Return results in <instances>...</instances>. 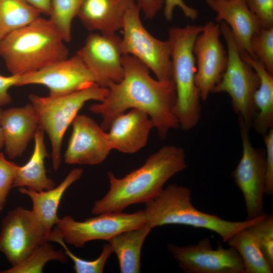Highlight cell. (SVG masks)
I'll use <instances>...</instances> for the list:
<instances>
[{
  "label": "cell",
  "instance_id": "7a4b0ae2",
  "mask_svg": "<svg viewBox=\"0 0 273 273\" xmlns=\"http://www.w3.org/2000/svg\"><path fill=\"white\" fill-rule=\"evenodd\" d=\"M188 166L182 148L166 145L150 155L141 167L122 178H117L109 171V190L95 202L92 213L122 212L131 205L145 203L156 197L171 177Z\"/></svg>",
  "mask_w": 273,
  "mask_h": 273
},
{
  "label": "cell",
  "instance_id": "5bb4252c",
  "mask_svg": "<svg viewBox=\"0 0 273 273\" xmlns=\"http://www.w3.org/2000/svg\"><path fill=\"white\" fill-rule=\"evenodd\" d=\"M96 82L93 73L76 54L39 70L19 75L16 86L41 84L47 87L49 96L72 93Z\"/></svg>",
  "mask_w": 273,
  "mask_h": 273
},
{
  "label": "cell",
  "instance_id": "30bf717a",
  "mask_svg": "<svg viewBox=\"0 0 273 273\" xmlns=\"http://www.w3.org/2000/svg\"><path fill=\"white\" fill-rule=\"evenodd\" d=\"M146 223L144 211L139 210L131 214L122 212L102 213L83 221L65 215L59 218L56 226L65 242L81 248L93 240L108 241L121 232L139 228Z\"/></svg>",
  "mask_w": 273,
  "mask_h": 273
},
{
  "label": "cell",
  "instance_id": "ba28073f",
  "mask_svg": "<svg viewBox=\"0 0 273 273\" xmlns=\"http://www.w3.org/2000/svg\"><path fill=\"white\" fill-rule=\"evenodd\" d=\"M140 12L135 2L125 14L121 29L122 53L139 60L154 73L157 79L173 80L170 42L157 39L146 30L141 20Z\"/></svg>",
  "mask_w": 273,
  "mask_h": 273
},
{
  "label": "cell",
  "instance_id": "ac0fdd59",
  "mask_svg": "<svg viewBox=\"0 0 273 273\" xmlns=\"http://www.w3.org/2000/svg\"><path fill=\"white\" fill-rule=\"evenodd\" d=\"M1 125L5 152L10 159L22 156L39 126L36 114L30 103L22 107L3 110Z\"/></svg>",
  "mask_w": 273,
  "mask_h": 273
},
{
  "label": "cell",
  "instance_id": "e575fe53",
  "mask_svg": "<svg viewBox=\"0 0 273 273\" xmlns=\"http://www.w3.org/2000/svg\"><path fill=\"white\" fill-rule=\"evenodd\" d=\"M164 16L167 21L172 20L173 11L175 7H179L185 16L192 20H196L198 17L197 11L186 5L183 0H164Z\"/></svg>",
  "mask_w": 273,
  "mask_h": 273
},
{
  "label": "cell",
  "instance_id": "4dcf8cb0",
  "mask_svg": "<svg viewBox=\"0 0 273 273\" xmlns=\"http://www.w3.org/2000/svg\"><path fill=\"white\" fill-rule=\"evenodd\" d=\"M250 46L256 58L273 75V27H262L251 37Z\"/></svg>",
  "mask_w": 273,
  "mask_h": 273
},
{
  "label": "cell",
  "instance_id": "3957f363",
  "mask_svg": "<svg viewBox=\"0 0 273 273\" xmlns=\"http://www.w3.org/2000/svg\"><path fill=\"white\" fill-rule=\"evenodd\" d=\"M64 42L49 19L39 16L0 40V56L11 75H21L68 58Z\"/></svg>",
  "mask_w": 273,
  "mask_h": 273
},
{
  "label": "cell",
  "instance_id": "d6986e66",
  "mask_svg": "<svg viewBox=\"0 0 273 273\" xmlns=\"http://www.w3.org/2000/svg\"><path fill=\"white\" fill-rule=\"evenodd\" d=\"M149 117L147 113L137 109H132L116 117L111 122L108 133L113 149L133 154L144 148L153 128Z\"/></svg>",
  "mask_w": 273,
  "mask_h": 273
},
{
  "label": "cell",
  "instance_id": "9c48e42d",
  "mask_svg": "<svg viewBox=\"0 0 273 273\" xmlns=\"http://www.w3.org/2000/svg\"><path fill=\"white\" fill-rule=\"evenodd\" d=\"M238 124L242 154L237 166L232 172V176L243 196L247 213L246 219L251 220L264 214L265 151L253 147L249 137L250 129L239 117Z\"/></svg>",
  "mask_w": 273,
  "mask_h": 273
},
{
  "label": "cell",
  "instance_id": "44dd1931",
  "mask_svg": "<svg viewBox=\"0 0 273 273\" xmlns=\"http://www.w3.org/2000/svg\"><path fill=\"white\" fill-rule=\"evenodd\" d=\"M82 174V168H74L59 186L49 190L36 191L28 188H19L21 193L28 196L31 199L32 211L49 232L51 231L59 219L57 210L64 193Z\"/></svg>",
  "mask_w": 273,
  "mask_h": 273
},
{
  "label": "cell",
  "instance_id": "8d00e7d4",
  "mask_svg": "<svg viewBox=\"0 0 273 273\" xmlns=\"http://www.w3.org/2000/svg\"><path fill=\"white\" fill-rule=\"evenodd\" d=\"M146 19H152L162 8L164 0H136Z\"/></svg>",
  "mask_w": 273,
  "mask_h": 273
},
{
  "label": "cell",
  "instance_id": "f1b7e54d",
  "mask_svg": "<svg viewBox=\"0 0 273 273\" xmlns=\"http://www.w3.org/2000/svg\"><path fill=\"white\" fill-rule=\"evenodd\" d=\"M49 241L59 243L64 248L67 257H70L74 263V269L77 273H102L108 258L113 253L109 243L105 244L100 256L94 260H86L81 259L71 252L67 247L63 239L61 232L56 226L51 231L49 237Z\"/></svg>",
  "mask_w": 273,
  "mask_h": 273
},
{
  "label": "cell",
  "instance_id": "74e56055",
  "mask_svg": "<svg viewBox=\"0 0 273 273\" xmlns=\"http://www.w3.org/2000/svg\"><path fill=\"white\" fill-rule=\"evenodd\" d=\"M30 5L37 9L41 13L49 16L51 0H25Z\"/></svg>",
  "mask_w": 273,
  "mask_h": 273
},
{
  "label": "cell",
  "instance_id": "f546056e",
  "mask_svg": "<svg viewBox=\"0 0 273 273\" xmlns=\"http://www.w3.org/2000/svg\"><path fill=\"white\" fill-rule=\"evenodd\" d=\"M248 230L268 264L273 267V215L266 214Z\"/></svg>",
  "mask_w": 273,
  "mask_h": 273
},
{
  "label": "cell",
  "instance_id": "52a82bcc",
  "mask_svg": "<svg viewBox=\"0 0 273 273\" xmlns=\"http://www.w3.org/2000/svg\"><path fill=\"white\" fill-rule=\"evenodd\" d=\"M219 24L227 46L228 63L212 93H227L231 98L234 112L250 129L257 114L253 96L259 86V78L253 68L241 58L228 24L224 21Z\"/></svg>",
  "mask_w": 273,
  "mask_h": 273
},
{
  "label": "cell",
  "instance_id": "7c38bea8",
  "mask_svg": "<svg viewBox=\"0 0 273 273\" xmlns=\"http://www.w3.org/2000/svg\"><path fill=\"white\" fill-rule=\"evenodd\" d=\"M167 248L186 273H245L243 259L235 249L220 245L213 249L208 238L187 246L168 243Z\"/></svg>",
  "mask_w": 273,
  "mask_h": 273
},
{
  "label": "cell",
  "instance_id": "836d02e7",
  "mask_svg": "<svg viewBox=\"0 0 273 273\" xmlns=\"http://www.w3.org/2000/svg\"><path fill=\"white\" fill-rule=\"evenodd\" d=\"M265 146L266 177L264 194L273 195V128L262 137Z\"/></svg>",
  "mask_w": 273,
  "mask_h": 273
},
{
  "label": "cell",
  "instance_id": "83f0119b",
  "mask_svg": "<svg viewBox=\"0 0 273 273\" xmlns=\"http://www.w3.org/2000/svg\"><path fill=\"white\" fill-rule=\"evenodd\" d=\"M83 0H51L49 21L65 42L72 36V23L77 16Z\"/></svg>",
  "mask_w": 273,
  "mask_h": 273
},
{
  "label": "cell",
  "instance_id": "9a60e30c",
  "mask_svg": "<svg viewBox=\"0 0 273 273\" xmlns=\"http://www.w3.org/2000/svg\"><path fill=\"white\" fill-rule=\"evenodd\" d=\"M121 38L116 33H90L84 45L77 52L93 73L96 83L108 87L123 78L124 69Z\"/></svg>",
  "mask_w": 273,
  "mask_h": 273
},
{
  "label": "cell",
  "instance_id": "d590c367",
  "mask_svg": "<svg viewBox=\"0 0 273 273\" xmlns=\"http://www.w3.org/2000/svg\"><path fill=\"white\" fill-rule=\"evenodd\" d=\"M19 75L4 76L0 75V107L9 104L12 98L8 89L12 86H16Z\"/></svg>",
  "mask_w": 273,
  "mask_h": 273
},
{
  "label": "cell",
  "instance_id": "4316f807",
  "mask_svg": "<svg viewBox=\"0 0 273 273\" xmlns=\"http://www.w3.org/2000/svg\"><path fill=\"white\" fill-rule=\"evenodd\" d=\"M46 242L36 247L29 255L19 263L12 265L1 273L42 272L44 265L49 261L57 260L67 263V256L64 251L55 250L52 244Z\"/></svg>",
  "mask_w": 273,
  "mask_h": 273
},
{
  "label": "cell",
  "instance_id": "d6a6232c",
  "mask_svg": "<svg viewBox=\"0 0 273 273\" xmlns=\"http://www.w3.org/2000/svg\"><path fill=\"white\" fill-rule=\"evenodd\" d=\"M265 28L273 27V0H245Z\"/></svg>",
  "mask_w": 273,
  "mask_h": 273
},
{
  "label": "cell",
  "instance_id": "d4e9b609",
  "mask_svg": "<svg viewBox=\"0 0 273 273\" xmlns=\"http://www.w3.org/2000/svg\"><path fill=\"white\" fill-rule=\"evenodd\" d=\"M235 249L243 259L245 273H272L267 262L248 228L234 234L226 242Z\"/></svg>",
  "mask_w": 273,
  "mask_h": 273
},
{
  "label": "cell",
  "instance_id": "7402d4cb",
  "mask_svg": "<svg viewBox=\"0 0 273 273\" xmlns=\"http://www.w3.org/2000/svg\"><path fill=\"white\" fill-rule=\"evenodd\" d=\"M241 58L255 70L259 84L253 96L257 114L252 124L255 131L264 136L273 128V75L267 71L263 63L246 52L240 53Z\"/></svg>",
  "mask_w": 273,
  "mask_h": 273
},
{
  "label": "cell",
  "instance_id": "ffe728a7",
  "mask_svg": "<svg viewBox=\"0 0 273 273\" xmlns=\"http://www.w3.org/2000/svg\"><path fill=\"white\" fill-rule=\"evenodd\" d=\"M134 0H83L77 16L89 31L114 34L122 29L124 16Z\"/></svg>",
  "mask_w": 273,
  "mask_h": 273
},
{
  "label": "cell",
  "instance_id": "6da1fadb",
  "mask_svg": "<svg viewBox=\"0 0 273 273\" xmlns=\"http://www.w3.org/2000/svg\"><path fill=\"white\" fill-rule=\"evenodd\" d=\"M122 61V80L110 84L107 97L100 103L89 105L88 110L101 115L100 126L105 131L116 117L127 109L142 110L150 117L159 138L164 140L170 129L180 127L172 111L176 101L173 80L153 79L149 69L133 56L123 55Z\"/></svg>",
  "mask_w": 273,
  "mask_h": 273
},
{
  "label": "cell",
  "instance_id": "cb8c5ba5",
  "mask_svg": "<svg viewBox=\"0 0 273 273\" xmlns=\"http://www.w3.org/2000/svg\"><path fill=\"white\" fill-rule=\"evenodd\" d=\"M152 229L146 222L139 228L121 232L107 241L116 254L120 272H141V250Z\"/></svg>",
  "mask_w": 273,
  "mask_h": 273
},
{
  "label": "cell",
  "instance_id": "4fadbf2b",
  "mask_svg": "<svg viewBox=\"0 0 273 273\" xmlns=\"http://www.w3.org/2000/svg\"><path fill=\"white\" fill-rule=\"evenodd\" d=\"M220 34L218 23L210 20L203 25L193 44L197 63L195 82L203 101L212 93L226 67L227 51L220 39Z\"/></svg>",
  "mask_w": 273,
  "mask_h": 273
},
{
  "label": "cell",
  "instance_id": "277c9868",
  "mask_svg": "<svg viewBox=\"0 0 273 273\" xmlns=\"http://www.w3.org/2000/svg\"><path fill=\"white\" fill-rule=\"evenodd\" d=\"M190 188L172 184L154 198L145 203L146 222L153 229L167 224H181L206 229L219 235L224 243L239 231L260 220L262 215L251 220L232 221L197 209L192 203Z\"/></svg>",
  "mask_w": 273,
  "mask_h": 273
},
{
  "label": "cell",
  "instance_id": "f35d334b",
  "mask_svg": "<svg viewBox=\"0 0 273 273\" xmlns=\"http://www.w3.org/2000/svg\"><path fill=\"white\" fill-rule=\"evenodd\" d=\"M3 110L0 107V154L1 153V150L4 146V136L3 131L1 125V115Z\"/></svg>",
  "mask_w": 273,
  "mask_h": 273
},
{
  "label": "cell",
  "instance_id": "2e32d148",
  "mask_svg": "<svg viewBox=\"0 0 273 273\" xmlns=\"http://www.w3.org/2000/svg\"><path fill=\"white\" fill-rule=\"evenodd\" d=\"M65 152L64 161L69 164L94 165L103 162L113 149L108 133L93 119L77 115Z\"/></svg>",
  "mask_w": 273,
  "mask_h": 273
},
{
  "label": "cell",
  "instance_id": "1f68e13d",
  "mask_svg": "<svg viewBox=\"0 0 273 273\" xmlns=\"http://www.w3.org/2000/svg\"><path fill=\"white\" fill-rule=\"evenodd\" d=\"M18 165L8 161L1 152L0 154V211L6 203L8 196L13 188Z\"/></svg>",
  "mask_w": 273,
  "mask_h": 273
},
{
  "label": "cell",
  "instance_id": "e0dca14e",
  "mask_svg": "<svg viewBox=\"0 0 273 273\" xmlns=\"http://www.w3.org/2000/svg\"><path fill=\"white\" fill-rule=\"evenodd\" d=\"M206 3L216 13V23L224 21L228 24L240 53L246 52L256 58L251 50L250 41L252 36L263 26L245 1L206 0Z\"/></svg>",
  "mask_w": 273,
  "mask_h": 273
},
{
  "label": "cell",
  "instance_id": "5b68a950",
  "mask_svg": "<svg viewBox=\"0 0 273 273\" xmlns=\"http://www.w3.org/2000/svg\"><path fill=\"white\" fill-rule=\"evenodd\" d=\"M203 29V25H188L184 27H172L168 30L173 80L176 93L172 111L180 127L185 131L196 127L201 117V98L195 82L196 59L193 48Z\"/></svg>",
  "mask_w": 273,
  "mask_h": 273
},
{
  "label": "cell",
  "instance_id": "484cf974",
  "mask_svg": "<svg viewBox=\"0 0 273 273\" xmlns=\"http://www.w3.org/2000/svg\"><path fill=\"white\" fill-rule=\"evenodd\" d=\"M40 14L25 0H0V40L30 23Z\"/></svg>",
  "mask_w": 273,
  "mask_h": 273
},
{
  "label": "cell",
  "instance_id": "603a6c76",
  "mask_svg": "<svg viewBox=\"0 0 273 273\" xmlns=\"http://www.w3.org/2000/svg\"><path fill=\"white\" fill-rule=\"evenodd\" d=\"M44 131L38 126L34 135V147L29 161L23 166L18 165L13 187H25L36 191L49 190L55 187V182L47 175L44 161L48 156L44 141Z\"/></svg>",
  "mask_w": 273,
  "mask_h": 273
},
{
  "label": "cell",
  "instance_id": "8fae6325",
  "mask_svg": "<svg viewBox=\"0 0 273 273\" xmlns=\"http://www.w3.org/2000/svg\"><path fill=\"white\" fill-rule=\"evenodd\" d=\"M32 210L18 207L4 217L0 232V251L12 265L25 259L50 233Z\"/></svg>",
  "mask_w": 273,
  "mask_h": 273
},
{
  "label": "cell",
  "instance_id": "8992f818",
  "mask_svg": "<svg viewBox=\"0 0 273 273\" xmlns=\"http://www.w3.org/2000/svg\"><path fill=\"white\" fill-rule=\"evenodd\" d=\"M109 89L96 82L79 90L58 96H28L36 114L39 127L46 132L52 146L53 168L58 170L61 163V146L64 135L84 104L90 100L102 101Z\"/></svg>",
  "mask_w": 273,
  "mask_h": 273
}]
</instances>
